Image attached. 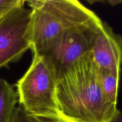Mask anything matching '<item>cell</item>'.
<instances>
[{
    "instance_id": "obj_1",
    "label": "cell",
    "mask_w": 122,
    "mask_h": 122,
    "mask_svg": "<svg viewBox=\"0 0 122 122\" xmlns=\"http://www.w3.org/2000/svg\"><path fill=\"white\" fill-rule=\"evenodd\" d=\"M98 71L88 53L57 79L56 100L60 118L70 122H111L116 117L120 111L104 95Z\"/></svg>"
},
{
    "instance_id": "obj_2",
    "label": "cell",
    "mask_w": 122,
    "mask_h": 122,
    "mask_svg": "<svg viewBox=\"0 0 122 122\" xmlns=\"http://www.w3.org/2000/svg\"><path fill=\"white\" fill-rule=\"evenodd\" d=\"M26 2L31 10L30 50L33 54H43L66 31L97 16L76 0Z\"/></svg>"
},
{
    "instance_id": "obj_3",
    "label": "cell",
    "mask_w": 122,
    "mask_h": 122,
    "mask_svg": "<svg viewBox=\"0 0 122 122\" xmlns=\"http://www.w3.org/2000/svg\"><path fill=\"white\" fill-rule=\"evenodd\" d=\"M57 81L47 60L33 54L30 66L15 85L20 106L34 117L48 120L60 118L56 100Z\"/></svg>"
},
{
    "instance_id": "obj_4",
    "label": "cell",
    "mask_w": 122,
    "mask_h": 122,
    "mask_svg": "<svg viewBox=\"0 0 122 122\" xmlns=\"http://www.w3.org/2000/svg\"><path fill=\"white\" fill-rule=\"evenodd\" d=\"M101 21L97 16L67 30L43 54L39 55L47 60L57 79L77 60L89 53L95 30Z\"/></svg>"
},
{
    "instance_id": "obj_5",
    "label": "cell",
    "mask_w": 122,
    "mask_h": 122,
    "mask_svg": "<svg viewBox=\"0 0 122 122\" xmlns=\"http://www.w3.org/2000/svg\"><path fill=\"white\" fill-rule=\"evenodd\" d=\"M31 10H10L0 17V69L21 58L31 48Z\"/></svg>"
},
{
    "instance_id": "obj_6",
    "label": "cell",
    "mask_w": 122,
    "mask_h": 122,
    "mask_svg": "<svg viewBox=\"0 0 122 122\" xmlns=\"http://www.w3.org/2000/svg\"><path fill=\"white\" fill-rule=\"evenodd\" d=\"M89 54L100 69L122 71V36L101 21L95 30Z\"/></svg>"
},
{
    "instance_id": "obj_7",
    "label": "cell",
    "mask_w": 122,
    "mask_h": 122,
    "mask_svg": "<svg viewBox=\"0 0 122 122\" xmlns=\"http://www.w3.org/2000/svg\"><path fill=\"white\" fill-rule=\"evenodd\" d=\"M17 101V94L13 86L0 78V122H10Z\"/></svg>"
},
{
    "instance_id": "obj_8",
    "label": "cell",
    "mask_w": 122,
    "mask_h": 122,
    "mask_svg": "<svg viewBox=\"0 0 122 122\" xmlns=\"http://www.w3.org/2000/svg\"><path fill=\"white\" fill-rule=\"evenodd\" d=\"M101 90L106 98L113 104H117L118 91L122 71H112L98 67Z\"/></svg>"
},
{
    "instance_id": "obj_9",
    "label": "cell",
    "mask_w": 122,
    "mask_h": 122,
    "mask_svg": "<svg viewBox=\"0 0 122 122\" xmlns=\"http://www.w3.org/2000/svg\"><path fill=\"white\" fill-rule=\"evenodd\" d=\"M10 122H33V117L29 115L23 108L19 106L15 108Z\"/></svg>"
},
{
    "instance_id": "obj_10",
    "label": "cell",
    "mask_w": 122,
    "mask_h": 122,
    "mask_svg": "<svg viewBox=\"0 0 122 122\" xmlns=\"http://www.w3.org/2000/svg\"><path fill=\"white\" fill-rule=\"evenodd\" d=\"M25 1L22 0H0V11H7L17 7H24Z\"/></svg>"
},
{
    "instance_id": "obj_11",
    "label": "cell",
    "mask_w": 122,
    "mask_h": 122,
    "mask_svg": "<svg viewBox=\"0 0 122 122\" xmlns=\"http://www.w3.org/2000/svg\"><path fill=\"white\" fill-rule=\"evenodd\" d=\"M33 122H70L67 121L66 120L61 119V118H58L56 119H51V120H48V119H38L33 117Z\"/></svg>"
},
{
    "instance_id": "obj_12",
    "label": "cell",
    "mask_w": 122,
    "mask_h": 122,
    "mask_svg": "<svg viewBox=\"0 0 122 122\" xmlns=\"http://www.w3.org/2000/svg\"><path fill=\"white\" fill-rule=\"evenodd\" d=\"M111 122H122V112H119L117 115Z\"/></svg>"
},
{
    "instance_id": "obj_13",
    "label": "cell",
    "mask_w": 122,
    "mask_h": 122,
    "mask_svg": "<svg viewBox=\"0 0 122 122\" xmlns=\"http://www.w3.org/2000/svg\"><path fill=\"white\" fill-rule=\"evenodd\" d=\"M7 11H0V17H1L2 16V15H3V14H4L5 12H7Z\"/></svg>"
}]
</instances>
